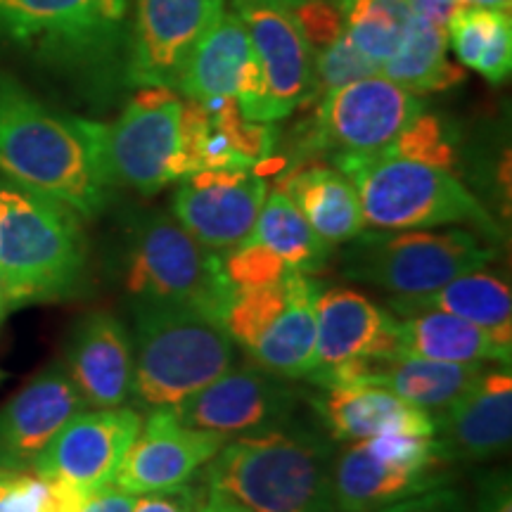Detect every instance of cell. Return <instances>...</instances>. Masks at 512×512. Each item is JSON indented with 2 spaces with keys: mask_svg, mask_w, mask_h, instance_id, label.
I'll list each match as a JSON object with an SVG mask.
<instances>
[{
  "mask_svg": "<svg viewBox=\"0 0 512 512\" xmlns=\"http://www.w3.org/2000/svg\"><path fill=\"white\" fill-rule=\"evenodd\" d=\"M337 446L306 427H273L228 439L204 465V496L247 512H337Z\"/></svg>",
  "mask_w": 512,
  "mask_h": 512,
  "instance_id": "6da1fadb",
  "label": "cell"
},
{
  "mask_svg": "<svg viewBox=\"0 0 512 512\" xmlns=\"http://www.w3.org/2000/svg\"><path fill=\"white\" fill-rule=\"evenodd\" d=\"M0 174L93 219L110 202L81 119L60 117L0 74Z\"/></svg>",
  "mask_w": 512,
  "mask_h": 512,
  "instance_id": "7a4b0ae2",
  "label": "cell"
},
{
  "mask_svg": "<svg viewBox=\"0 0 512 512\" xmlns=\"http://www.w3.org/2000/svg\"><path fill=\"white\" fill-rule=\"evenodd\" d=\"M88 245L79 214L15 183L0 185V280L12 309L81 290Z\"/></svg>",
  "mask_w": 512,
  "mask_h": 512,
  "instance_id": "3957f363",
  "label": "cell"
},
{
  "mask_svg": "<svg viewBox=\"0 0 512 512\" xmlns=\"http://www.w3.org/2000/svg\"><path fill=\"white\" fill-rule=\"evenodd\" d=\"M133 382L138 411L174 408L233 368L226 325L178 304H133Z\"/></svg>",
  "mask_w": 512,
  "mask_h": 512,
  "instance_id": "277c9868",
  "label": "cell"
},
{
  "mask_svg": "<svg viewBox=\"0 0 512 512\" xmlns=\"http://www.w3.org/2000/svg\"><path fill=\"white\" fill-rule=\"evenodd\" d=\"M335 164L354 183L366 228L475 226L489 238H501L494 216L465 188L458 174L387 150L337 155Z\"/></svg>",
  "mask_w": 512,
  "mask_h": 512,
  "instance_id": "5b68a950",
  "label": "cell"
},
{
  "mask_svg": "<svg viewBox=\"0 0 512 512\" xmlns=\"http://www.w3.org/2000/svg\"><path fill=\"white\" fill-rule=\"evenodd\" d=\"M124 285L136 302L188 306L216 323L226 320L235 294L223 256L164 211H143L128 230Z\"/></svg>",
  "mask_w": 512,
  "mask_h": 512,
  "instance_id": "8992f818",
  "label": "cell"
},
{
  "mask_svg": "<svg viewBox=\"0 0 512 512\" xmlns=\"http://www.w3.org/2000/svg\"><path fill=\"white\" fill-rule=\"evenodd\" d=\"M344 245V278L396 297L430 294L496 259V249L465 228L363 230Z\"/></svg>",
  "mask_w": 512,
  "mask_h": 512,
  "instance_id": "52a82bcc",
  "label": "cell"
},
{
  "mask_svg": "<svg viewBox=\"0 0 512 512\" xmlns=\"http://www.w3.org/2000/svg\"><path fill=\"white\" fill-rule=\"evenodd\" d=\"M181 105L174 88L143 86L114 124L81 119L107 188L155 195L183 181Z\"/></svg>",
  "mask_w": 512,
  "mask_h": 512,
  "instance_id": "ba28073f",
  "label": "cell"
},
{
  "mask_svg": "<svg viewBox=\"0 0 512 512\" xmlns=\"http://www.w3.org/2000/svg\"><path fill=\"white\" fill-rule=\"evenodd\" d=\"M453 463L437 437L392 434L351 441L332 465L337 512H375L441 489L451 482Z\"/></svg>",
  "mask_w": 512,
  "mask_h": 512,
  "instance_id": "9c48e42d",
  "label": "cell"
},
{
  "mask_svg": "<svg viewBox=\"0 0 512 512\" xmlns=\"http://www.w3.org/2000/svg\"><path fill=\"white\" fill-rule=\"evenodd\" d=\"M425 112V102L382 74L366 76L337 88L318 100L316 117L299 140L302 157L330 152L368 155L389 147L415 117Z\"/></svg>",
  "mask_w": 512,
  "mask_h": 512,
  "instance_id": "30bf717a",
  "label": "cell"
},
{
  "mask_svg": "<svg viewBox=\"0 0 512 512\" xmlns=\"http://www.w3.org/2000/svg\"><path fill=\"white\" fill-rule=\"evenodd\" d=\"M128 0H0V36L67 57L110 53Z\"/></svg>",
  "mask_w": 512,
  "mask_h": 512,
  "instance_id": "8fae6325",
  "label": "cell"
},
{
  "mask_svg": "<svg viewBox=\"0 0 512 512\" xmlns=\"http://www.w3.org/2000/svg\"><path fill=\"white\" fill-rule=\"evenodd\" d=\"M297 401L299 392L290 380L252 366L226 370L171 411L192 430L233 439L287 425Z\"/></svg>",
  "mask_w": 512,
  "mask_h": 512,
  "instance_id": "7c38bea8",
  "label": "cell"
},
{
  "mask_svg": "<svg viewBox=\"0 0 512 512\" xmlns=\"http://www.w3.org/2000/svg\"><path fill=\"white\" fill-rule=\"evenodd\" d=\"M252 50L264 74V100L259 119L266 124L290 117L313 100V50L290 5L275 0H235Z\"/></svg>",
  "mask_w": 512,
  "mask_h": 512,
  "instance_id": "4fadbf2b",
  "label": "cell"
},
{
  "mask_svg": "<svg viewBox=\"0 0 512 512\" xmlns=\"http://www.w3.org/2000/svg\"><path fill=\"white\" fill-rule=\"evenodd\" d=\"M266 195L254 169L197 171L176 190L171 216L211 252L226 254L252 238Z\"/></svg>",
  "mask_w": 512,
  "mask_h": 512,
  "instance_id": "5bb4252c",
  "label": "cell"
},
{
  "mask_svg": "<svg viewBox=\"0 0 512 512\" xmlns=\"http://www.w3.org/2000/svg\"><path fill=\"white\" fill-rule=\"evenodd\" d=\"M226 0H136L128 81L174 88L192 50L219 22Z\"/></svg>",
  "mask_w": 512,
  "mask_h": 512,
  "instance_id": "9a60e30c",
  "label": "cell"
},
{
  "mask_svg": "<svg viewBox=\"0 0 512 512\" xmlns=\"http://www.w3.org/2000/svg\"><path fill=\"white\" fill-rule=\"evenodd\" d=\"M140 427L143 413L133 406L76 413L41 453L34 470L88 494L114 482L121 458Z\"/></svg>",
  "mask_w": 512,
  "mask_h": 512,
  "instance_id": "2e32d148",
  "label": "cell"
},
{
  "mask_svg": "<svg viewBox=\"0 0 512 512\" xmlns=\"http://www.w3.org/2000/svg\"><path fill=\"white\" fill-rule=\"evenodd\" d=\"M226 441L216 432L183 425L171 408H157L143 420L138 437L121 458L112 484L133 496L188 484Z\"/></svg>",
  "mask_w": 512,
  "mask_h": 512,
  "instance_id": "e0dca14e",
  "label": "cell"
},
{
  "mask_svg": "<svg viewBox=\"0 0 512 512\" xmlns=\"http://www.w3.org/2000/svg\"><path fill=\"white\" fill-rule=\"evenodd\" d=\"M86 411L62 363L41 370L0 408V472L31 470L57 432Z\"/></svg>",
  "mask_w": 512,
  "mask_h": 512,
  "instance_id": "ac0fdd59",
  "label": "cell"
},
{
  "mask_svg": "<svg viewBox=\"0 0 512 512\" xmlns=\"http://www.w3.org/2000/svg\"><path fill=\"white\" fill-rule=\"evenodd\" d=\"M62 366L86 406L119 408L131 399L133 339L110 311H93L74 325Z\"/></svg>",
  "mask_w": 512,
  "mask_h": 512,
  "instance_id": "d6986e66",
  "label": "cell"
},
{
  "mask_svg": "<svg viewBox=\"0 0 512 512\" xmlns=\"http://www.w3.org/2000/svg\"><path fill=\"white\" fill-rule=\"evenodd\" d=\"M434 437L453 460H489L508 453L512 441V375L498 366L479 375L467 392L434 413Z\"/></svg>",
  "mask_w": 512,
  "mask_h": 512,
  "instance_id": "ffe728a7",
  "label": "cell"
},
{
  "mask_svg": "<svg viewBox=\"0 0 512 512\" xmlns=\"http://www.w3.org/2000/svg\"><path fill=\"white\" fill-rule=\"evenodd\" d=\"M316 361L306 380H316L354 358H394V316L366 294L332 287L320 290L316 304Z\"/></svg>",
  "mask_w": 512,
  "mask_h": 512,
  "instance_id": "44dd1931",
  "label": "cell"
},
{
  "mask_svg": "<svg viewBox=\"0 0 512 512\" xmlns=\"http://www.w3.org/2000/svg\"><path fill=\"white\" fill-rule=\"evenodd\" d=\"M330 439L366 441L392 434L434 437V415L375 384L328 387L311 399Z\"/></svg>",
  "mask_w": 512,
  "mask_h": 512,
  "instance_id": "7402d4cb",
  "label": "cell"
},
{
  "mask_svg": "<svg viewBox=\"0 0 512 512\" xmlns=\"http://www.w3.org/2000/svg\"><path fill=\"white\" fill-rule=\"evenodd\" d=\"M394 342L396 356L425 361L510 366L512 358V342H503L494 332L439 311L394 316Z\"/></svg>",
  "mask_w": 512,
  "mask_h": 512,
  "instance_id": "603a6c76",
  "label": "cell"
},
{
  "mask_svg": "<svg viewBox=\"0 0 512 512\" xmlns=\"http://www.w3.org/2000/svg\"><path fill=\"white\" fill-rule=\"evenodd\" d=\"M287 302L271 328L247 351L254 366L283 380H306L316 361V304L320 285L311 275L290 271Z\"/></svg>",
  "mask_w": 512,
  "mask_h": 512,
  "instance_id": "cb8c5ba5",
  "label": "cell"
},
{
  "mask_svg": "<svg viewBox=\"0 0 512 512\" xmlns=\"http://www.w3.org/2000/svg\"><path fill=\"white\" fill-rule=\"evenodd\" d=\"M278 190L290 197L318 238L330 247L344 245L366 230L354 183L339 169L323 164L292 166Z\"/></svg>",
  "mask_w": 512,
  "mask_h": 512,
  "instance_id": "d4e9b609",
  "label": "cell"
},
{
  "mask_svg": "<svg viewBox=\"0 0 512 512\" xmlns=\"http://www.w3.org/2000/svg\"><path fill=\"white\" fill-rule=\"evenodd\" d=\"M394 316H411L422 311L451 313L494 332L503 342H512V292L510 285L498 275L477 268L458 275L451 283L430 294L418 297H396L387 304Z\"/></svg>",
  "mask_w": 512,
  "mask_h": 512,
  "instance_id": "484cf974",
  "label": "cell"
},
{
  "mask_svg": "<svg viewBox=\"0 0 512 512\" xmlns=\"http://www.w3.org/2000/svg\"><path fill=\"white\" fill-rule=\"evenodd\" d=\"M249 55H252V41H249L245 22L238 10H223L219 22L192 50L176 91L197 102L235 98L242 67Z\"/></svg>",
  "mask_w": 512,
  "mask_h": 512,
  "instance_id": "4316f807",
  "label": "cell"
},
{
  "mask_svg": "<svg viewBox=\"0 0 512 512\" xmlns=\"http://www.w3.org/2000/svg\"><path fill=\"white\" fill-rule=\"evenodd\" d=\"M446 46L444 27L413 15L399 50L382 64L380 74L415 95L448 91L465 81V72L446 60Z\"/></svg>",
  "mask_w": 512,
  "mask_h": 512,
  "instance_id": "83f0119b",
  "label": "cell"
},
{
  "mask_svg": "<svg viewBox=\"0 0 512 512\" xmlns=\"http://www.w3.org/2000/svg\"><path fill=\"white\" fill-rule=\"evenodd\" d=\"M446 38L465 67L491 83H503L512 69L510 12L458 5L446 24Z\"/></svg>",
  "mask_w": 512,
  "mask_h": 512,
  "instance_id": "f1b7e54d",
  "label": "cell"
},
{
  "mask_svg": "<svg viewBox=\"0 0 512 512\" xmlns=\"http://www.w3.org/2000/svg\"><path fill=\"white\" fill-rule=\"evenodd\" d=\"M252 238L278 254L292 271L311 275L328 264L330 245L318 238L302 211L278 188L266 195Z\"/></svg>",
  "mask_w": 512,
  "mask_h": 512,
  "instance_id": "f546056e",
  "label": "cell"
},
{
  "mask_svg": "<svg viewBox=\"0 0 512 512\" xmlns=\"http://www.w3.org/2000/svg\"><path fill=\"white\" fill-rule=\"evenodd\" d=\"M344 34L382 67L399 50L413 19L408 0H339Z\"/></svg>",
  "mask_w": 512,
  "mask_h": 512,
  "instance_id": "4dcf8cb0",
  "label": "cell"
},
{
  "mask_svg": "<svg viewBox=\"0 0 512 512\" xmlns=\"http://www.w3.org/2000/svg\"><path fill=\"white\" fill-rule=\"evenodd\" d=\"M86 494L41 472H0V512H76Z\"/></svg>",
  "mask_w": 512,
  "mask_h": 512,
  "instance_id": "1f68e13d",
  "label": "cell"
},
{
  "mask_svg": "<svg viewBox=\"0 0 512 512\" xmlns=\"http://www.w3.org/2000/svg\"><path fill=\"white\" fill-rule=\"evenodd\" d=\"M290 275V273H287ZM287 302L285 280L280 285L259 287V290L235 292L226 311V325L235 347L247 351L259 342V337L271 328V323L280 316Z\"/></svg>",
  "mask_w": 512,
  "mask_h": 512,
  "instance_id": "d6a6232c",
  "label": "cell"
},
{
  "mask_svg": "<svg viewBox=\"0 0 512 512\" xmlns=\"http://www.w3.org/2000/svg\"><path fill=\"white\" fill-rule=\"evenodd\" d=\"M375 74H380V64L363 55L342 31L330 46L313 53V98L320 100L347 83Z\"/></svg>",
  "mask_w": 512,
  "mask_h": 512,
  "instance_id": "836d02e7",
  "label": "cell"
},
{
  "mask_svg": "<svg viewBox=\"0 0 512 512\" xmlns=\"http://www.w3.org/2000/svg\"><path fill=\"white\" fill-rule=\"evenodd\" d=\"M384 150L392 152V155L418 159V162L439 166V169L456 174V145H453V138L448 136L444 121L434 117V114L422 112L420 117H415L406 131L392 145L384 147Z\"/></svg>",
  "mask_w": 512,
  "mask_h": 512,
  "instance_id": "e575fe53",
  "label": "cell"
},
{
  "mask_svg": "<svg viewBox=\"0 0 512 512\" xmlns=\"http://www.w3.org/2000/svg\"><path fill=\"white\" fill-rule=\"evenodd\" d=\"M290 271L292 268L278 254L254 238L245 240L223 256V273H226L233 292L280 285Z\"/></svg>",
  "mask_w": 512,
  "mask_h": 512,
  "instance_id": "d590c367",
  "label": "cell"
},
{
  "mask_svg": "<svg viewBox=\"0 0 512 512\" xmlns=\"http://www.w3.org/2000/svg\"><path fill=\"white\" fill-rule=\"evenodd\" d=\"M290 12L294 22L302 29L304 38L309 41L313 53L330 46L337 36H342V15H339L337 8H332L328 0H297V3L290 5Z\"/></svg>",
  "mask_w": 512,
  "mask_h": 512,
  "instance_id": "8d00e7d4",
  "label": "cell"
},
{
  "mask_svg": "<svg viewBox=\"0 0 512 512\" xmlns=\"http://www.w3.org/2000/svg\"><path fill=\"white\" fill-rule=\"evenodd\" d=\"M204 489L200 486L181 484L174 489L152 491L136 498L133 512H200Z\"/></svg>",
  "mask_w": 512,
  "mask_h": 512,
  "instance_id": "74e56055",
  "label": "cell"
},
{
  "mask_svg": "<svg viewBox=\"0 0 512 512\" xmlns=\"http://www.w3.org/2000/svg\"><path fill=\"white\" fill-rule=\"evenodd\" d=\"M375 512H467V508L458 491L441 486V489H432L427 494L406 498V501L392 503Z\"/></svg>",
  "mask_w": 512,
  "mask_h": 512,
  "instance_id": "f35d334b",
  "label": "cell"
},
{
  "mask_svg": "<svg viewBox=\"0 0 512 512\" xmlns=\"http://www.w3.org/2000/svg\"><path fill=\"white\" fill-rule=\"evenodd\" d=\"M477 512H512V482L508 470H494L479 479Z\"/></svg>",
  "mask_w": 512,
  "mask_h": 512,
  "instance_id": "ab89813d",
  "label": "cell"
},
{
  "mask_svg": "<svg viewBox=\"0 0 512 512\" xmlns=\"http://www.w3.org/2000/svg\"><path fill=\"white\" fill-rule=\"evenodd\" d=\"M136 498L138 496L119 489L117 484H105L100 486V489L88 491V494L81 498L79 510L76 512H133Z\"/></svg>",
  "mask_w": 512,
  "mask_h": 512,
  "instance_id": "60d3db41",
  "label": "cell"
},
{
  "mask_svg": "<svg viewBox=\"0 0 512 512\" xmlns=\"http://www.w3.org/2000/svg\"><path fill=\"white\" fill-rule=\"evenodd\" d=\"M413 15L427 19V22L437 24V27H444L451 19L453 12H456L458 3L456 0H408Z\"/></svg>",
  "mask_w": 512,
  "mask_h": 512,
  "instance_id": "b9f144b4",
  "label": "cell"
},
{
  "mask_svg": "<svg viewBox=\"0 0 512 512\" xmlns=\"http://www.w3.org/2000/svg\"><path fill=\"white\" fill-rule=\"evenodd\" d=\"M458 5H467V8H491L510 12L512 0H456Z\"/></svg>",
  "mask_w": 512,
  "mask_h": 512,
  "instance_id": "7bdbcfd3",
  "label": "cell"
},
{
  "mask_svg": "<svg viewBox=\"0 0 512 512\" xmlns=\"http://www.w3.org/2000/svg\"><path fill=\"white\" fill-rule=\"evenodd\" d=\"M200 512H247V510L235 508V505L214 501V498L204 496V498H202V505H200Z\"/></svg>",
  "mask_w": 512,
  "mask_h": 512,
  "instance_id": "ee69618b",
  "label": "cell"
},
{
  "mask_svg": "<svg viewBox=\"0 0 512 512\" xmlns=\"http://www.w3.org/2000/svg\"><path fill=\"white\" fill-rule=\"evenodd\" d=\"M10 311H12V302H10L8 292H5V285H3V280H0V323H3L5 316H8Z\"/></svg>",
  "mask_w": 512,
  "mask_h": 512,
  "instance_id": "f6af8a7d",
  "label": "cell"
},
{
  "mask_svg": "<svg viewBox=\"0 0 512 512\" xmlns=\"http://www.w3.org/2000/svg\"><path fill=\"white\" fill-rule=\"evenodd\" d=\"M275 3H283V5H294L297 0H275Z\"/></svg>",
  "mask_w": 512,
  "mask_h": 512,
  "instance_id": "bcb514c9",
  "label": "cell"
},
{
  "mask_svg": "<svg viewBox=\"0 0 512 512\" xmlns=\"http://www.w3.org/2000/svg\"><path fill=\"white\" fill-rule=\"evenodd\" d=\"M5 380V373H3V370H0V382H3Z\"/></svg>",
  "mask_w": 512,
  "mask_h": 512,
  "instance_id": "7dc6e473",
  "label": "cell"
}]
</instances>
